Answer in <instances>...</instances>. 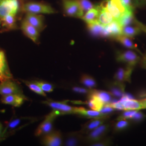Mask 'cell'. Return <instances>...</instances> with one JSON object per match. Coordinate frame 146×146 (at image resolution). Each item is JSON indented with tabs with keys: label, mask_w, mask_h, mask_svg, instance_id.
I'll use <instances>...</instances> for the list:
<instances>
[{
	"label": "cell",
	"mask_w": 146,
	"mask_h": 146,
	"mask_svg": "<svg viewBox=\"0 0 146 146\" xmlns=\"http://www.w3.org/2000/svg\"><path fill=\"white\" fill-rule=\"evenodd\" d=\"M72 89L75 93H78L79 94H87V95H88L92 90V89L84 88L80 87H74L72 88Z\"/></svg>",
	"instance_id": "8d00e7d4"
},
{
	"label": "cell",
	"mask_w": 146,
	"mask_h": 146,
	"mask_svg": "<svg viewBox=\"0 0 146 146\" xmlns=\"http://www.w3.org/2000/svg\"><path fill=\"white\" fill-rule=\"evenodd\" d=\"M21 29L23 34L31 39L33 42H38L40 32L35 27L32 26L25 19L21 22Z\"/></svg>",
	"instance_id": "7c38bea8"
},
{
	"label": "cell",
	"mask_w": 146,
	"mask_h": 146,
	"mask_svg": "<svg viewBox=\"0 0 146 146\" xmlns=\"http://www.w3.org/2000/svg\"><path fill=\"white\" fill-rule=\"evenodd\" d=\"M99 14V10L98 9V5L90 9L89 11L86 12V14L83 16L81 19L86 22L87 24L93 23L98 21V18Z\"/></svg>",
	"instance_id": "cb8c5ba5"
},
{
	"label": "cell",
	"mask_w": 146,
	"mask_h": 146,
	"mask_svg": "<svg viewBox=\"0 0 146 146\" xmlns=\"http://www.w3.org/2000/svg\"><path fill=\"white\" fill-rule=\"evenodd\" d=\"M63 9L66 16L81 18L84 11L76 0H62Z\"/></svg>",
	"instance_id": "8992f818"
},
{
	"label": "cell",
	"mask_w": 146,
	"mask_h": 146,
	"mask_svg": "<svg viewBox=\"0 0 146 146\" xmlns=\"http://www.w3.org/2000/svg\"><path fill=\"white\" fill-rule=\"evenodd\" d=\"M106 86L109 90V92L114 97L122 98L125 95V85L124 82L114 80V81L107 83Z\"/></svg>",
	"instance_id": "5bb4252c"
},
{
	"label": "cell",
	"mask_w": 146,
	"mask_h": 146,
	"mask_svg": "<svg viewBox=\"0 0 146 146\" xmlns=\"http://www.w3.org/2000/svg\"><path fill=\"white\" fill-rule=\"evenodd\" d=\"M25 19L32 26L35 27L39 32L43 31L46 28L44 23V17L41 15L26 13Z\"/></svg>",
	"instance_id": "ac0fdd59"
},
{
	"label": "cell",
	"mask_w": 146,
	"mask_h": 146,
	"mask_svg": "<svg viewBox=\"0 0 146 146\" xmlns=\"http://www.w3.org/2000/svg\"><path fill=\"white\" fill-rule=\"evenodd\" d=\"M115 58L118 62L125 63L127 66L133 68L139 63L141 60L140 56L132 50L117 51Z\"/></svg>",
	"instance_id": "277c9868"
},
{
	"label": "cell",
	"mask_w": 146,
	"mask_h": 146,
	"mask_svg": "<svg viewBox=\"0 0 146 146\" xmlns=\"http://www.w3.org/2000/svg\"><path fill=\"white\" fill-rule=\"evenodd\" d=\"M124 4L130 11H134V5L132 3V0H122Z\"/></svg>",
	"instance_id": "f35d334b"
},
{
	"label": "cell",
	"mask_w": 146,
	"mask_h": 146,
	"mask_svg": "<svg viewBox=\"0 0 146 146\" xmlns=\"http://www.w3.org/2000/svg\"><path fill=\"white\" fill-rule=\"evenodd\" d=\"M137 111V110H126L117 117L116 120H131L133 117V116L135 114Z\"/></svg>",
	"instance_id": "836d02e7"
},
{
	"label": "cell",
	"mask_w": 146,
	"mask_h": 146,
	"mask_svg": "<svg viewBox=\"0 0 146 146\" xmlns=\"http://www.w3.org/2000/svg\"><path fill=\"white\" fill-rule=\"evenodd\" d=\"M22 11L26 13L35 14H54L56 13L50 5L42 2L28 1L22 5Z\"/></svg>",
	"instance_id": "7a4b0ae2"
},
{
	"label": "cell",
	"mask_w": 146,
	"mask_h": 146,
	"mask_svg": "<svg viewBox=\"0 0 146 146\" xmlns=\"http://www.w3.org/2000/svg\"><path fill=\"white\" fill-rule=\"evenodd\" d=\"M88 95H92L96 97L102 102L104 105L110 104L112 102V95L109 92H106L101 90H96L92 89Z\"/></svg>",
	"instance_id": "44dd1931"
},
{
	"label": "cell",
	"mask_w": 146,
	"mask_h": 146,
	"mask_svg": "<svg viewBox=\"0 0 146 146\" xmlns=\"http://www.w3.org/2000/svg\"><path fill=\"white\" fill-rule=\"evenodd\" d=\"M27 86L29 87L33 92L39 95H42L43 96H46V94L42 90V89L40 87V86L38 84L37 81H22Z\"/></svg>",
	"instance_id": "4dcf8cb0"
},
{
	"label": "cell",
	"mask_w": 146,
	"mask_h": 146,
	"mask_svg": "<svg viewBox=\"0 0 146 146\" xmlns=\"http://www.w3.org/2000/svg\"><path fill=\"white\" fill-rule=\"evenodd\" d=\"M0 94L2 96H5L11 94H23V93L17 84L11 79H8L1 81Z\"/></svg>",
	"instance_id": "9c48e42d"
},
{
	"label": "cell",
	"mask_w": 146,
	"mask_h": 146,
	"mask_svg": "<svg viewBox=\"0 0 146 146\" xmlns=\"http://www.w3.org/2000/svg\"><path fill=\"white\" fill-rule=\"evenodd\" d=\"M15 16L13 15H8L1 19L2 27L3 28L2 31H9L17 29Z\"/></svg>",
	"instance_id": "603a6c76"
},
{
	"label": "cell",
	"mask_w": 146,
	"mask_h": 146,
	"mask_svg": "<svg viewBox=\"0 0 146 146\" xmlns=\"http://www.w3.org/2000/svg\"><path fill=\"white\" fill-rule=\"evenodd\" d=\"M26 100L23 94H11L2 96L1 102L2 104H9L16 107H20Z\"/></svg>",
	"instance_id": "2e32d148"
},
{
	"label": "cell",
	"mask_w": 146,
	"mask_h": 146,
	"mask_svg": "<svg viewBox=\"0 0 146 146\" xmlns=\"http://www.w3.org/2000/svg\"><path fill=\"white\" fill-rule=\"evenodd\" d=\"M100 6L106 8L116 20H119L127 11H131L127 8L122 0H104Z\"/></svg>",
	"instance_id": "6da1fadb"
},
{
	"label": "cell",
	"mask_w": 146,
	"mask_h": 146,
	"mask_svg": "<svg viewBox=\"0 0 146 146\" xmlns=\"http://www.w3.org/2000/svg\"><path fill=\"white\" fill-rule=\"evenodd\" d=\"M84 135L80 131L69 133L63 140V143L64 146H78L84 142Z\"/></svg>",
	"instance_id": "e0dca14e"
},
{
	"label": "cell",
	"mask_w": 146,
	"mask_h": 146,
	"mask_svg": "<svg viewBox=\"0 0 146 146\" xmlns=\"http://www.w3.org/2000/svg\"><path fill=\"white\" fill-rule=\"evenodd\" d=\"M88 99L86 104L92 110L100 111L104 107V104L93 95H88Z\"/></svg>",
	"instance_id": "4316f807"
},
{
	"label": "cell",
	"mask_w": 146,
	"mask_h": 146,
	"mask_svg": "<svg viewBox=\"0 0 146 146\" xmlns=\"http://www.w3.org/2000/svg\"><path fill=\"white\" fill-rule=\"evenodd\" d=\"M84 13L87 12L95 7L89 0H76Z\"/></svg>",
	"instance_id": "d6a6232c"
},
{
	"label": "cell",
	"mask_w": 146,
	"mask_h": 146,
	"mask_svg": "<svg viewBox=\"0 0 146 146\" xmlns=\"http://www.w3.org/2000/svg\"><path fill=\"white\" fill-rule=\"evenodd\" d=\"M61 115L59 111L53 110L51 113L47 115L44 121L39 125L35 133L36 136L44 135L49 133L52 130V125L54 120L58 115Z\"/></svg>",
	"instance_id": "5b68a950"
},
{
	"label": "cell",
	"mask_w": 146,
	"mask_h": 146,
	"mask_svg": "<svg viewBox=\"0 0 146 146\" xmlns=\"http://www.w3.org/2000/svg\"><path fill=\"white\" fill-rule=\"evenodd\" d=\"M38 84L40 86L42 90L44 92L50 93L54 90V87L52 84L44 81H37Z\"/></svg>",
	"instance_id": "e575fe53"
},
{
	"label": "cell",
	"mask_w": 146,
	"mask_h": 146,
	"mask_svg": "<svg viewBox=\"0 0 146 146\" xmlns=\"http://www.w3.org/2000/svg\"><path fill=\"white\" fill-rule=\"evenodd\" d=\"M1 27H2V21H1V20L0 19V28H1Z\"/></svg>",
	"instance_id": "ee69618b"
},
{
	"label": "cell",
	"mask_w": 146,
	"mask_h": 146,
	"mask_svg": "<svg viewBox=\"0 0 146 146\" xmlns=\"http://www.w3.org/2000/svg\"><path fill=\"white\" fill-rule=\"evenodd\" d=\"M133 70V67L127 66L125 68H120L116 71L114 76L115 81L121 82H131V75Z\"/></svg>",
	"instance_id": "d6986e66"
},
{
	"label": "cell",
	"mask_w": 146,
	"mask_h": 146,
	"mask_svg": "<svg viewBox=\"0 0 146 146\" xmlns=\"http://www.w3.org/2000/svg\"><path fill=\"white\" fill-rule=\"evenodd\" d=\"M110 117V116H104L99 118L91 119V120L83 125L80 131L84 135H87L100 125L104 123Z\"/></svg>",
	"instance_id": "8fae6325"
},
{
	"label": "cell",
	"mask_w": 146,
	"mask_h": 146,
	"mask_svg": "<svg viewBox=\"0 0 146 146\" xmlns=\"http://www.w3.org/2000/svg\"><path fill=\"white\" fill-rule=\"evenodd\" d=\"M19 8L18 0H0V19L8 15H16Z\"/></svg>",
	"instance_id": "ba28073f"
},
{
	"label": "cell",
	"mask_w": 146,
	"mask_h": 146,
	"mask_svg": "<svg viewBox=\"0 0 146 146\" xmlns=\"http://www.w3.org/2000/svg\"><path fill=\"white\" fill-rule=\"evenodd\" d=\"M87 27L89 31L93 35L102 37L104 26L100 24L98 21L87 24Z\"/></svg>",
	"instance_id": "83f0119b"
},
{
	"label": "cell",
	"mask_w": 146,
	"mask_h": 146,
	"mask_svg": "<svg viewBox=\"0 0 146 146\" xmlns=\"http://www.w3.org/2000/svg\"><path fill=\"white\" fill-rule=\"evenodd\" d=\"M67 101H55L52 100H47L42 102V103L49 106L52 110L59 111L61 115L76 114L78 107L68 105L67 104Z\"/></svg>",
	"instance_id": "52a82bcc"
},
{
	"label": "cell",
	"mask_w": 146,
	"mask_h": 146,
	"mask_svg": "<svg viewBox=\"0 0 146 146\" xmlns=\"http://www.w3.org/2000/svg\"><path fill=\"white\" fill-rule=\"evenodd\" d=\"M146 116L144 115L140 111H139V110L137 111L136 113L133 116L132 119H131L132 121L135 122H139L143 120L145 118Z\"/></svg>",
	"instance_id": "74e56055"
},
{
	"label": "cell",
	"mask_w": 146,
	"mask_h": 146,
	"mask_svg": "<svg viewBox=\"0 0 146 146\" xmlns=\"http://www.w3.org/2000/svg\"><path fill=\"white\" fill-rule=\"evenodd\" d=\"M145 0H133L134 5H133L136 6H140V5H142L145 3L144 2Z\"/></svg>",
	"instance_id": "60d3db41"
},
{
	"label": "cell",
	"mask_w": 146,
	"mask_h": 146,
	"mask_svg": "<svg viewBox=\"0 0 146 146\" xmlns=\"http://www.w3.org/2000/svg\"><path fill=\"white\" fill-rule=\"evenodd\" d=\"M76 114L82 116L88 119H95L104 116H110L108 115H104L100 111L93 110H86L82 107H78Z\"/></svg>",
	"instance_id": "7402d4cb"
},
{
	"label": "cell",
	"mask_w": 146,
	"mask_h": 146,
	"mask_svg": "<svg viewBox=\"0 0 146 146\" xmlns=\"http://www.w3.org/2000/svg\"><path fill=\"white\" fill-rule=\"evenodd\" d=\"M129 125V121L128 120H118L114 123L113 125V131L115 133H119L125 131Z\"/></svg>",
	"instance_id": "1f68e13d"
},
{
	"label": "cell",
	"mask_w": 146,
	"mask_h": 146,
	"mask_svg": "<svg viewBox=\"0 0 146 146\" xmlns=\"http://www.w3.org/2000/svg\"><path fill=\"white\" fill-rule=\"evenodd\" d=\"M13 78L7 62L5 53L0 49V81Z\"/></svg>",
	"instance_id": "9a60e30c"
},
{
	"label": "cell",
	"mask_w": 146,
	"mask_h": 146,
	"mask_svg": "<svg viewBox=\"0 0 146 146\" xmlns=\"http://www.w3.org/2000/svg\"><path fill=\"white\" fill-rule=\"evenodd\" d=\"M114 39L117 41L121 43L122 45H123L126 48L135 50L137 52H139L141 55H143V54L141 53L140 50L138 49L137 46L133 43L130 37L126 36L123 35H120L116 37Z\"/></svg>",
	"instance_id": "d4e9b609"
},
{
	"label": "cell",
	"mask_w": 146,
	"mask_h": 146,
	"mask_svg": "<svg viewBox=\"0 0 146 146\" xmlns=\"http://www.w3.org/2000/svg\"><path fill=\"white\" fill-rule=\"evenodd\" d=\"M112 143L111 139L110 137H104L101 140L95 142L90 146H107L111 145Z\"/></svg>",
	"instance_id": "d590c367"
},
{
	"label": "cell",
	"mask_w": 146,
	"mask_h": 146,
	"mask_svg": "<svg viewBox=\"0 0 146 146\" xmlns=\"http://www.w3.org/2000/svg\"><path fill=\"white\" fill-rule=\"evenodd\" d=\"M113 124L114 122H110L106 123H104L100 125L84 137V143L91 145L95 142L104 139L110 131Z\"/></svg>",
	"instance_id": "3957f363"
},
{
	"label": "cell",
	"mask_w": 146,
	"mask_h": 146,
	"mask_svg": "<svg viewBox=\"0 0 146 146\" xmlns=\"http://www.w3.org/2000/svg\"></svg>",
	"instance_id": "f6af8a7d"
},
{
	"label": "cell",
	"mask_w": 146,
	"mask_h": 146,
	"mask_svg": "<svg viewBox=\"0 0 146 146\" xmlns=\"http://www.w3.org/2000/svg\"><path fill=\"white\" fill-rule=\"evenodd\" d=\"M21 2H22V5L23 4H24L25 3H26L27 2H28V0H20Z\"/></svg>",
	"instance_id": "7bdbcfd3"
},
{
	"label": "cell",
	"mask_w": 146,
	"mask_h": 146,
	"mask_svg": "<svg viewBox=\"0 0 146 146\" xmlns=\"http://www.w3.org/2000/svg\"><path fill=\"white\" fill-rule=\"evenodd\" d=\"M122 27L119 22L114 20L110 23L105 26L103 31L102 37H108L115 38L116 37L122 35Z\"/></svg>",
	"instance_id": "4fadbf2b"
},
{
	"label": "cell",
	"mask_w": 146,
	"mask_h": 146,
	"mask_svg": "<svg viewBox=\"0 0 146 146\" xmlns=\"http://www.w3.org/2000/svg\"><path fill=\"white\" fill-rule=\"evenodd\" d=\"M142 29L140 27L137 26H131L129 25L122 27V35L130 38H133L141 33Z\"/></svg>",
	"instance_id": "484cf974"
},
{
	"label": "cell",
	"mask_w": 146,
	"mask_h": 146,
	"mask_svg": "<svg viewBox=\"0 0 146 146\" xmlns=\"http://www.w3.org/2000/svg\"><path fill=\"white\" fill-rule=\"evenodd\" d=\"M117 21L122 27L128 26L132 23H135L136 19L133 14V11H128L122 16Z\"/></svg>",
	"instance_id": "f1b7e54d"
},
{
	"label": "cell",
	"mask_w": 146,
	"mask_h": 146,
	"mask_svg": "<svg viewBox=\"0 0 146 146\" xmlns=\"http://www.w3.org/2000/svg\"><path fill=\"white\" fill-rule=\"evenodd\" d=\"M41 143L44 146H60L62 145L63 138L58 131H52L42 137Z\"/></svg>",
	"instance_id": "30bf717a"
},
{
	"label": "cell",
	"mask_w": 146,
	"mask_h": 146,
	"mask_svg": "<svg viewBox=\"0 0 146 146\" xmlns=\"http://www.w3.org/2000/svg\"><path fill=\"white\" fill-rule=\"evenodd\" d=\"M80 82L88 89L94 88L97 86V83L94 78L87 74H84L81 76Z\"/></svg>",
	"instance_id": "f546056e"
},
{
	"label": "cell",
	"mask_w": 146,
	"mask_h": 146,
	"mask_svg": "<svg viewBox=\"0 0 146 146\" xmlns=\"http://www.w3.org/2000/svg\"><path fill=\"white\" fill-rule=\"evenodd\" d=\"M99 10V14L98 18V22L103 26H107L114 20L113 16L106 8H102L100 5H98Z\"/></svg>",
	"instance_id": "ffe728a7"
},
{
	"label": "cell",
	"mask_w": 146,
	"mask_h": 146,
	"mask_svg": "<svg viewBox=\"0 0 146 146\" xmlns=\"http://www.w3.org/2000/svg\"><path fill=\"white\" fill-rule=\"evenodd\" d=\"M139 63L141 68L146 69V53L142 55V57L141 58Z\"/></svg>",
	"instance_id": "ab89813d"
},
{
	"label": "cell",
	"mask_w": 146,
	"mask_h": 146,
	"mask_svg": "<svg viewBox=\"0 0 146 146\" xmlns=\"http://www.w3.org/2000/svg\"><path fill=\"white\" fill-rule=\"evenodd\" d=\"M2 131H3V125L0 122V137L2 135Z\"/></svg>",
	"instance_id": "b9f144b4"
}]
</instances>
